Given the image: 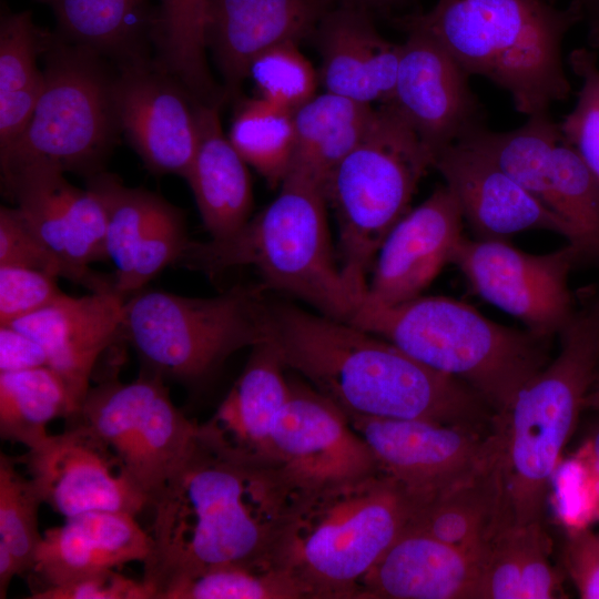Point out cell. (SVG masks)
<instances>
[{
	"instance_id": "6da1fadb",
	"label": "cell",
	"mask_w": 599,
	"mask_h": 599,
	"mask_svg": "<svg viewBox=\"0 0 599 599\" xmlns=\"http://www.w3.org/2000/svg\"><path fill=\"white\" fill-rule=\"evenodd\" d=\"M301 491L280 468L227 459L196 436L152 502L143 581L153 599L215 567L273 562L274 545Z\"/></svg>"
},
{
	"instance_id": "7a4b0ae2",
	"label": "cell",
	"mask_w": 599,
	"mask_h": 599,
	"mask_svg": "<svg viewBox=\"0 0 599 599\" xmlns=\"http://www.w3.org/2000/svg\"><path fill=\"white\" fill-rule=\"evenodd\" d=\"M265 328L285 367L345 415L493 428L495 413L469 385L348 322L266 298Z\"/></svg>"
},
{
	"instance_id": "3957f363",
	"label": "cell",
	"mask_w": 599,
	"mask_h": 599,
	"mask_svg": "<svg viewBox=\"0 0 599 599\" xmlns=\"http://www.w3.org/2000/svg\"><path fill=\"white\" fill-rule=\"evenodd\" d=\"M580 22L575 2L558 8L549 0H437L399 20L432 35L469 75L506 90L528 116L569 98L562 44Z\"/></svg>"
},
{
	"instance_id": "277c9868",
	"label": "cell",
	"mask_w": 599,
	"mask_h": 599,
	"mask_svg": "<svg viewBox=\"0 0 599 599\" xmlns=\"http://www.w3.org/2000/svg\"><path fill=\"white\" fill-rule=\"evenodd\" d=\"M416 498L380 467L301 491L272 560L307 599H356L361 582L405 531Z\"/></svg>"
},
{
	"instance_id": "5b68a950",
	"label": "cell",
	"mask_w": 599,
	"mask_h": 599,
	"mask_svg": "<svg viewBox=\"0 0 599 599\" xmlns=\"http://www.w3.org/2000/svg\"><path fill=\"white\" fill-rule=\"evenodd\" d=\"M348 323L382 337L426 366L469 385L495 416L548 363L546 343L446 296L383 306L361 301Z\"/></svg>"
},
{
	"instance_id": "8992f818",
	"label": "cell",
	"mask_w": 599,
	"mask_h": 599,
	"mask_svg": "<svg viewBox=\"0 0 599 599\" xmlns=\"http://www.w3.org/2000/svg\"><path fill=\"white\" fill-rule=\"evenodd\" d=\"M326 204L319 186L288 173L278 195L238 232L190 240L177 263L209 276L251 266L265 290L286 292L322 315L348 322L357 303L335 260Z\"/></svg>"
},
{
	"instance_id": "52a82bcc",
	"label": "cell",
	"mask_w": 599,
	"mask_h": 599,
	"mask_svg": "<svg viewBox=\"0 0 599 599\" xmlns=\"http://www.w3.org/2000/svg\"><path fill=\"white\" fill-rule=\"evenodd\" d=\"M560 351L494 417L514 524L541 521L552 476L599 367V298L575 311Z\"/></svg>"
},
{
	"instance_id": "ba28073f",
	"label": "cell",
	"mask_w": 599,
	"mask_h": 599,
	"mask_svg": "<svg viewBox=\"0 0 599 599\" xmlns=\"http://www.w3.org/2000/svg\"><path fill=\"white\" fill-rule=\"evenodd\" d=\"M433 162L413 129L383 103L364 138L333 172L325 196L336 213L341 272L357 304L382 242L409 211Z\"/></svg>"
},
{
	"instance_id": "9c48e42d",
	"label": "cell",
	"mask_w": 599,
	"mask_h": 599,
	"mask_svg": "<svg viewBox=\"0 0 599 599\" xmlns=\"http://www.w3.org/2000/svg\"><path fill=\"white\" fill-rule=\"evenodd\" d=\"M264 290L235 285L213 297H187L142 288L126 298L121 338L143 372L199 384L235 352L266 341Z\"/></svg>"
},
{
	"instance_id": "30bf717a",
	"label": "cell",
	"mask_w": 599,
	"mask_h": 599,
	"mask_svg": "<svg viewBox=\"0 0 599 599\" xmlns=\"http://www.w3.org/2000/svg\"><path fill=\"white\" fill-rule=\"evenodd\" d=\"M41 57L43 88L31 121L19 141L0 155V164L42 160L89 179L103 171L121 132L115 68L49 31Z\"/></svg>"
},
{
	"instance_id": "8fae6325",
	"label": "cell",
	"mask_w": 599,
	"mask_h": 599,
	"mask_svg": "<svg viewBox=\"0 0 599 599\" xmlns=\"http://www.w3.org/2000/svg\"><path fill=\"white\" fill-rule=\"evenodd\" d=\"M70 419L110 449L151 505L193 447L199 428L173 404L165 380L143 370L129 383L112 378L90 386Z\"/></svg>"
},
{
	"instance_id": "7c38bea8",
	"label": "cell",
	"mask_w": 599,
	"mask_h": 599,
	"mask_svg": "<svg viewBox=\"0 0 599 599\" xmlns=\"http://www.w3.org/2000/svg\"><path fill=\"white\" fill-rule=\"evenodd\" d=\"M578 251L568 243L545 254L521 251L507 240L463 237L451 258L474 291L519 319L532 334L549 338L575 313L569 274Z\"/></svg>"
},
{
	"instance_id": "4fadbf2b",
	"label": "cell",
	"mask_w": 599,
	"mask_h": 599,
	"mask_svg": "<svg viewBox=\"0 0 599 599\" xmlns=\"http://www.w3.org/2000/svg\"><path fill=\"white\" fill-rule=\"evenodd\" d=\"M64 172L42 160H23L1 166L6 194L41 242L67 266L72 283L91 292L115 288V278L89 265L106 260V214L90 187H75Z\"/></svg>"
},
{
	"instance_id": "5bb4252c",
	"label": "cell",
	"mask_w": 599,
	"mask_h": 599,
	"mask_svg": "<svg viewBox=\"0 0 599 599\" xmlns=\"http://www.w3.org/2000/svg\"><path fill=\"white\" fill-rule=\"evenodd\" d=\"M346 417L380 469L417 500L470 475L500 449L495 428L483 432L422 419Z\"/></svg>"
},
{
	"instance_id": "9a60e30c",
	"label": "cell",
	"mask_w": 599,
	"mask_h": 599,
	"mask_svg": "<svg viewBox=\"0 0 599 599\" xmlns=\"http://www.w3.org/2000/svg\"><path fill=\"white\" fill-rule=\"evenodd\" d=\"M403 27L407 38L400 44L394 92L387 103L435 160L441 150L485 126V111L459 63L424 30Z\"/></svg>"
},
{
	"instance_id": "2e32d148",
	"label": "cell",
	"mask_w": 599,
	"mask_h": 599,
	"mask_svg": "<svg viewBox=\"0 0 599 599\" xmlns=\"http://www.w3.org/2000/svg\"><path fill=\"white\" fill-rule=\"evenodd\" d=\"M197 102L152 57L115 65L120 131L153 174L185 175L199 142Z\"/></svg>"
},
{
	"instance_id": "e0dca14e",
	"label": "cell",
	"mask_w": 599,
	"mask_h": 599,
	"mask_svg": "<svg viewBox=\"0 0 599 599\" xmlns=\"http://www.w3.org/2000/svg\"><path fill=\"white\" fill-rule=\"evenodd\" d=\"M44 504L64 518L91 511L139 515L151 505L114 455L79 423L21 457Z\"/></svg>"
},
{
	"instance_id": "ac0fdd59",
	"label": "cell",
	"mask_w": 599,
	"mask_h": 599,
	"mask_svg": "<svg viewBox=\"0 0 599 599\" xmlns=\"http://www.w3.org/2000/svg\"><path fill=\"white\" fill-rule=\"evenodd\" d=\"M273 444L277 467L298 490L358 477L379 468L343 410L308 383L290 380Z\"/></svg>"
},
{
	"instance_id": "d6986e66",
	"label": "cell",
	"mask_w": 599,
	"mask_h": 599,
	"mask_svg": "<svg viewBox=\"0 0 599 599\" xmlns=\"http://www.w3.org/2000/svg\"><path fill=\"white\" fill-rule=\"evenodd\" d=\"M460 206L438 186L387 233L375 256L362 301L394 306L422 295L453 255L463 236Z\"/></svg>"
},
{
	"instance_id": "ffe728a7",
	"label": "cell",
	"mask_w": 599,
	"mask_h": 599,
	"mask_svg": "<svg viewBox=\"0 0 599 599\" xmlns=\"http://www.w3.org/2000/svg\"><path fill=\"white\" fill-rule=\"evenodd\" d=\"M433 167L455 195L476 238L507 240L520 232L546 230L573 243V231L564 219L474 149L451 144L436 155Z\"/></svg>"
},
{
	"instance_id": "44dd1931",
	"label": "cell",
	"mask_w": 599,
	"mask_h": 599,
	"mask_svg": "<svg viewBox=\"0 0 599 599\" xmlns=\"http://www.w3.org/2000/svg\"><path fill=\"white\" fill-rule=\"evenodd\" d=\"M285 369L267 341L255 345L215 413L199 424L197 439L227 459L277 467L273 435L291 390Z\"/></svg>"
},
{
	"instance_id": "7402d4cb",
	"label": "cell",
	"mask_w": 599,
	"mask_h": 599,
	"mask_svg": "<svg viewBox=\"0 0 599 599\" xmlns=\"http://www.w3.org/2000/svg\"><path fill=\"white\" fill-rule=\"evenodd\" d=\"M125 302L115 290L80 297L63 293L48 306L9 324L44 348L49 367L64 382L77 412L98 359L121 338Z\"/></svg>"
},
{
	"instance_id": "603a6c76",
	"label": "cell",
	"mask_w": 599,
	"mask_h": 599,
	"mask_svg": "<svg viewBox=\"0 0 599 599\" xmlns=\"http://www.w3.org/2000/svg\"><path fill=\"white\" fill-rule=\"evenodd\" d=\"M328 0H209L206 39L233 95L248 77L253 59L283 42H300L316 31Z\"/></svg>"
},
{
	"instance_id": "cb8c5ba5",
	"label": "cell",
	"mask_w": 599,
	"mask_h": 599,
	"mask_svg": "<svg viewBox=\"0 0 599 599\" xmlns=\"http://www.w3.org/2000/svg\"><path fill=\"white\" fill-rule=\"evenodd\" d=\"M483 558L405 530L363 578L356 599H478Z\"/></svg>"
},
{
	"instance_id": "d4e9b609",
	"label": "cell",
	"mask_w": 599,
	"mask_h": 599,
	"mask_svg": "<svg viewBox=\"0 0 599 599\" xmlns=\"http://www.w3.org/2000/svg\"><path fill=\"white\" fill-rule=\"evenodd\" d=\"M316 31L325 91L370 105L390 101L400 44L377 32L366 8L345 2L329 9Z\"/></svg>"
},
{
	"instance_id": "484cf974",
	"label": "cell",
	"mask_w": 599,
	"mask_h": 599,
	"mask_svg": "<svg viewBox=\"0 0 599 599\" xmlns=\"http://www.w3.org/2000/svg\"><path fill=\"white\" fill-rule=\"evenodd\" d=\"M151 548L152 536L135 516L91 511L42 532L31 571L42 581L41 588L54 587L130 562L143 564Z\"/></svg>"
},
{
	"instance_id": "4316f807",
	"label": "cell",
	"mask_w": 599,
	"mask_h": 599,
	"mask_svg": "<svg viewBox=\"0 0 599 599\" xmlns=\"http://www.w3.org/2000/svg\"><path fill=\"white\" fill-rule=\"evenodd\" d=\"M512 525L500 447L470 475L417 500L405 530L460 547L484 560Z\"/></svg>"
},
{
	"instance_id": "83f0119b",
	"label": "cell",
	"mask_w": 599,
	"mask_h": 599,
	"mask_svg": "<svg viewBox=\"0 0 599 599\" xmlns=\"http://www.w3.org/2000/svg\"><path fill=\"white\" fill-rule=\"evenodd\" d=\"M199 142L183 176L212 240L226 238L250 220L253 192L247 163L224 134L219 105L196 103Z\"/></svg>"
},
{
	"instance_id": "f1b7e54d",
	"label": "cell",
	"mask_w": 599,
	"mask_h": 599,
	"mask_svg": "<svg viewBox=\"0 0 599 599\" xmlns=\"http://www.w3.org/2000/svg\"><path fill=\"white\" fill-rule=\"evenodd\" d=\"M48 6L59 37L112 60L150 58L155 7L150 0H37Z\"/></svg>"
},
{
	"instance_id": "f546056e",
	"label": "cell",
	"mask_w": 599,
	"mask_h": 599,
	"mask_svg": "<svg viewBox=\"0 0 599 599\" xmlns=\"http://www.w3.org/2000/svg\"><path fill=\"white\" fill-rule=\"evenodd\" d=\"M375 110L327 91L314 95L293 115L295 136L288 173L308 179L325 194L337 165L366 134Z\"/></svg>"
},
{
	"instance_id": "4dcf8cb0",
	"label": "cell",
	"mask_w": 599,
	"mask_h": 599,
	"mask_svg": "<svg viewBox=\"0 0 599 599\" xmlns=\"http://www.w3.org/2000/svg\"><path fill=\"white\" fill-rule=\"evenodd\" d=\"M48 31L30 11H7L0 22V155L26 132L43 88L38 67Z\"/></svg>"
},
{
	"instance_id": "1f68e13d",
	"label": "cell",
	"mask_w": 599,
	"mask_h": 599,
	"mask_svg": "<svg viewBox=\"0 0 599 599\" xmlns=\"http://www.w3.org/2000/svg\"><path fill=\"white\" fill-rule=\"evenodd\" d=\"M209 0H158L152 47L154 62L175 78L199 102L220 104L224 98L206 63Z\"/></svg>"
},
{
	"instance_id": "d6a6232c",
	"label": "cell",
	"mask_w": 599,
	"mask_h": 599,
	"mask_svg": "<svg viewBox=\"0 0 599 599\" xmlns=\"http://www.w3.org/2000/svg\"><path fill=\"white\" fill-rule=\"evenodd\" d=\"M77 413L62 378L49 366L0 373V436L33 448L48 436L47 426Z\"/></svg>"
},
{
	"instance_id": "836d02e7",
	"label": "cell",
	"mask_w": 599,
	"mask_h": 599,
	"mask_svg": "<svg viewBox=\"0 0 599 599\" xmlns=\"http://www.w3.org/2000/svg\"><path fill=\"white\" fill-rule=\"evenodd\" d=\"M546 205L571 226L578 261L599 262V182L561 131L550 152Z\"/></svg>"
},
{
	"instance_id": "e575fe53",
	"label": "cell",
	"mask_w": 599,
	"mask_h": 599,
	"mask_svg": "<svg viewBox=\"0 0 599 599\" xmlns=\"http://www.w3.org/2000/svg\"><path fill=\"white\" fill-rule=\"evenodd\" d=\"M294 113L261 97L243 100L229 140L273 187L286 177L294 151Z\"/></svg>"
},
{
	"instance_id": "d590c367",
	"label": "cell",
	"mask_w": 599,
	"mask_h": 599,
	"mask_svg": "<svg viewBox=\"0 0 599 599\" xmlns=\"http://www.w3.org/2000/svg\"><path fill=\"white\" fill-rule=\"evenodd\" d=\"M164 599H307L294 577L273 562L225 565L173 587Z\"/></svg>"
},
{
	"instance_id": "8d00e7d4",
	"label": "cell",
	"mask_w": 599,
	"mask_h": 599,
	"mask_svg": "<svg viewBox=\"0 0 599 599\" xmlns=\"http://www.w3.org/2000/svg\"><path fill=\"white\" fill-rule=\"evenodd\" d=\"M44 504L29 476L17 468V460L0 454V542L16 558L20 576L30 572L42 532L39 510Z\"/></svg>"
},
{
	"instance_id": "74e56055",
	"label": "cell",
	"mask_w": 599,
	"mask_h": 599,
	"mask_svg": "<svg viewBox=\"0 0 599 599\" xmlns=\"http://www.w3.org/2000/svg\"><path fill=\"white\" fill-rule=\"evenodd\" d=\"M248 75L261 98L294 113L316 95L319 75L297 42H283L256 55Z\"/></svg>"
},
{
	"instance_id": "f35d334b",
	"label": "cell",
	"mask_w": 599,
	"mask_h": 599,
	"mask_svg": "<svg viewBox=\"0 0 599 599\" xmlns=\"http://www.w3.org/2000/svg\"><path fill=\"white\" fill-rule=\"evenodd\" d=\"M568 63L580 79L577 101L559 122L567 143L577 152L599 182V62L597 51L577 48L569 53Z\"/></svg>"
},
{
	"instance_id": "ab89813d",
	"label": "cell",
	"mask_w": 599,
	"mask_h": 599,
	"mask_svg": "<svg viewBox=\"0 0 599 599\" xmlns=\"http://www.w3.org/2000/svg\"><path fill=\"white\" fill-rule=\"evenodd\" d=\"M550 488L556 515L567 532L589 529L599 521V478L578 450L560 461Z\"/></svg>"
},
{
	"instance_id": "60d3db41",
	"label": "cell",
	"mask_w": 599,
	"mask_h": 599,
	"mask_svg": "<svg viewBox=\"0 0 599 599\" xmlns=\"http://www.w3.org/2000/svg\"><path fill=\"white\" fill-rule=\"evenodd\" d=\"M57 278L33 268L0 265V325H9L59 298L63 292Z\"/></svg>"
},
{
	"instance_id": "b9f144b4",
	"label": "cell",
	"mask_w": 599,
	"mask_h": 599,
	"mask_svg": "<svg viewBox=\"0 0 599 599\" xmlns=\"http://www.w3.org/2000/svg\"><path fill=\"white\" fill-rule=\"evenodd\" d=\"M0 265L33 268L72 282L70 271L33 233L17 207L0 209Z\"/></svg>"
},
{
	"instance_id": "7bdbcfd3",
	"label": "cell",
	"mask_w": 599,
	"mask_h": 599,
	"mask_svg": "<svg viewBox=\"0 0 599 599\" xmlns=\"http://www.w3.org/2000/svg\"><path fill=\"white\" fill-rule=\"evenodd\" d=\"M517 526V525H516ZM520 540V599L556 598L560 577L551 566V541L541 521L518 526Z\"/></svg>"
},
{
	"instance_id": "ee69618b",
	"label": "cell",
	"mask_w": 599,
	"mask_h": 599,
	"mask_svg": "<svg viewBox=\"0 0 599 599\" xmlns=\"http://www.w3.org/2000/svg\"><path fill=\"white\" fill-rule=\"evenodd\" d=\"M520 575L519 530L512 525L484 559L478 599H520Z\"/></svg>"
},
{
	"instance_id": "f6af8a7d",
	"label": "cell",
	"mask_w": 599,
	"mask_h": 599,
	"mask_svg": "<svg viewBox=\"0 0 599 599\" xmlns=\"http://www.w3.org/2000/svg\"><path fill=\"white\" fill-rule=\"evenodd\" d=\"M32 599H153L142 580L131 579L115 569L94 572L70 582L32 591Z\"/></svg>"
},
{
	"instance_id": "bcb514c9",
	"label": "cell",
	"mask_w": 599,
	"mask_h": 599,
	"mask_svg": "<svg viewBox=\"0 0 599 599\" xmlns=\"http://www.w3.org/2000/svg\"><path fill=\"white\" fill-rule=\"evenodd\" d=\"M564 560L583 599H599V536L589 529L568 532Z\"/></svg>"
},
{
	"instance_id": "7dc6e473",
	"label": "cell",
	"mask_w": 599,
	"mask_h": 599,
	"mask_svg": "<svg viewBox=\"0 0 599 599\" xmlns=\"http://www.w3.org/2000/svg\"><path fill=\"white\" fill-rule=\"evenodd\" d=\"M49 366L44 348L11 325H0V373Z\"/></svg>"
},
{
	"instance_id": "c3c4849f",
	"label": "cell",
	"mask_w": 599,
	"mask_h": 599,
	"mask_svg": "<svg viewBox=\"0 0 599 599\" xmlns=\"http://www.w3.org/2000/svg\"><path fill=\"white\" fill-rule=\"evenodd\" d=\"M575 2L581 12L582 22L587 27L588 47L599 49V0H570Z\"/></svg>"
},
{
	"instance_id": "681fc988",
	"label": "cell",
	"mask_w": 599,
	"mask_h": 599,
	"mask_svg": "<svg viewBox=\"0 0 599 599\" xmlns=\"http://www.w3.org/2000/svg\"><path fill=\"white\" fill-rule=\"evenodd\" d=\"M14 576H20L18 564L9 548L0 542V598L7 597L8 588Z\"/></svg>"
},
{
	"instance_id": "f907efd6",
	"label": "cell",
	"mask_w": 599,
	"mask_h": 599,
	"mask_svg": "<svg viewBox=\"0 0 599 599\" xmlns=\"http://www.w3.org/2000/svg\"><path fill=\"white\" fill-rule=\"evenodd\" d=\"M578 451L588 460L599 478V429L578 448Z\"/></svg>"
},
{
	"instance_id": "816d5d0a",
	"label": "cell",
	"mask_w": 599,
	"mask_h": 599,
	"mask_svg": "<svg viewBox=\"0 0 599 599\" xmlns=\"http://www.w3.org/2000/svg\"><path fill=\"white\" fill-rule=\"evenodd\" d=\"M586 407L599 410V385H593L587 399Z\"/></svg>"
},
{
	"instance_id": "f5cc1de1",
	"label": "cell",
	"mask_w": 599,
	"mask_h": 599,
	"mask_svg": "<svg viewBox=\"0 0 599 599\" xmlns=\"http://www.w3.org/2000/svg\"><path fill=\"white\" fill-rule=\"evenodd\" d=\"M398 0H347L346 2L366 8L367 6H389Z\"/></svg>"
},
{
	"instance_id": "db71d44e",
	"label": "cell",
	"mask_w": 599,
	"mask_h": 599,
	"mask_svg": "<svg viewBox=\"0 0 599 599\" xmlns=\"http://www.w3.org/2000/svg\"><path fill=\"white\" fill-rule=\"evenodd\" d=\"M593 385H599V376H597V379Z\"/></svg>"
},
{
	"instance_id": "11a10c76",
	"label": "cell",
	"mask_w": 599,
	"mask_h": 599,
	"mask_svg": "<svg viewBox=\"0 0 599 599\" xmlns=\"http://www.w3.org/2000/svg\"><path fill=\"white\" fill-rule=\"evenodd\" d=\"M549 1H551L552 3H556L557 0H549Z\"/></svg>"
},
{
	"instance_id": "9f6ffc18",
	"label": "cell",
	"mask_w": 599,
	"mask_h": 599,
	"mask_svg": "<svg viewBox=\"0 0 599 599\" xmlns=\"http://www.w3.org/2000/svg\"><path fill=\"white\" fill-rule=\"evenodd\" d=\"M599 536V535H598Z\"/></svg>"
}]
</instances>
